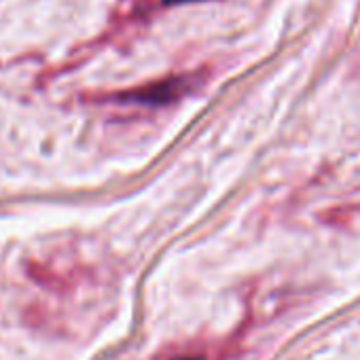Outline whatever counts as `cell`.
<instances>
[{"mask_svg": "<svg viewBox=\"0 0 360 360\" xmlns=\"http://www.w3.org/2000/svg\"><path fill=\"white\" fill-rule=\"evenodd\" d=\"M195 85L193 77H167L157 83L142 85L138 89L129 91H119V94H108L102 96L106 102L115 104H125V106H167L178 100H183Z\"/></svg>", "mask_w": 360, "mask_h": 360, "instance_id": "1", "label": "cell"}, {"mask_svg": "<svg viewBox=\"0 0 360 360\" xmlns=\"http://www.w3.org/2000/svg\"><path fill=\"white\" fill-rule=\"evenodd\" d=\"M185 3H200V0H161L163 7H172V5H185Z\"/></svg>", "mask_w": 360, "mask_h": 360, "instance_id": "2", "label": "cell"}]
</instances>
